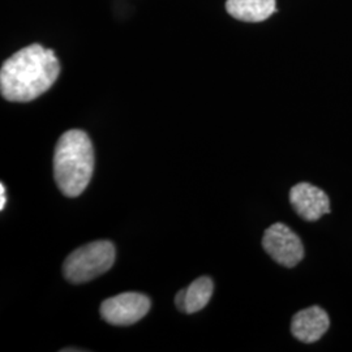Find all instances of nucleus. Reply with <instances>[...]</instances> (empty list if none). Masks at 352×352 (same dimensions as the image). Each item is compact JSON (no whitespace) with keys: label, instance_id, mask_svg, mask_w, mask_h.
<instances>
[{"label":"nucleus","instance_id":"obj_1","mask_svg":"<svg viewBox=\"0 0 352 352\" xmlns=\"http://www.w3.org/2000/svg\"><path fill=\"white\" fill-rule=\"evenodd\" d=\"M60 64L54 51L34 43L14 52L0 71V90L10 102L34 101L55 84Z\"/></svg>","mask_w":352,"mask_h":352},{"label":"nucleus","instance_id":"obj_2","mask_svg":"<svg viewBox=\"0 0 352 352\" xmlns=\"http://www.w3.org/2000/svg\"><path fill=\"white\" fill-rule=\"evenodd\" d=\"M94 170V151L87 132L67 131L58 140L54 154V176L67 197L80 196L90 183Z\"/></svg>","mask_w":352,"mask_h":352},{"label":"nucleus","instance_id":"obj_3","mask_svg":"<svg viewBox=\"0 0 352 352\" xmlns=\"http://www.w3.org/2000/svg\"><path fill=\"white\" fill-rule=\"evenodd\" d=\"M115 263V247L109 240L91 241L72 252L64 261V277L75 285L85 283L109 272Z\"/></svg>","mask_w":352,"mask_h":352},{"label":"nucleus","instance_id":"obj_4","mask_svg":"<svg viewBox=\"0 0 352 352\" xmlns=\"http://www.w3.org/2000/svg\"><path fill=\"white\" fill-rule=\"evenodd\" d=\"M151 299L139 292H123L102 302L100 312L102 318L111 325H133L148 315Z\"/></svg>","mask_w":352,"mask_h":352},{"label":"nucleus","instance_id":"obj_5","mask_svg":"<svg viewBox=\"0 0 352 352\" xmlns=\"http://www.w3.org/2000/svg\"><path fill=\"white\" fill-rule=\"evenodd\" d=\"M263 247L266 253L279 265L294 267L304 257L300 238L283 223H274L265 231Z\"/></svg>","mask_w":352,"mask_h":352},{"label":"nucleus","instance_id":"obj_6","mask_svg":"<svg viewBox=\"0 0 352 352\" xmlns=\"http://www.w3.org/2000/svg\"><path fill=\"white\" fill-rule=\"evenodd\" d=\"M289 202L304 221L315 222L324 214L330 213V200L327 193L309 183H299L289 190Z\"/></svg>","mask_w":352,"mask_h":352},{"label":"nucleus","instance_id":"obj_7","mask_svg":"<svg viewBox=\"0 0 352 352\" xmlns=\"http://www.w3.org/2000/svg\"><path fill=\"white\" fill-rule=\"evenodd\" d=\"M329 327L330 320L327 312L321 307L314 305L292 317L291 333L300 342L314 343L327 333Z\"/></svg>","mask_w":352,"mask_h":352},{"label":"nucleus","instance_id":"obj_8","mask_svg":"<svg viewBox=\"0 0 352 352\" xmlns=\"http://www.w3.org/2000/svg\"><path fill=\"white\" fill-rule=\"evenodd\" d=\"M226 11L245 23H261L276 12V0H227Z\"/></svg>","mask_w":352,"mask_h":352},{"label":"nucleus","instance_id":"obj_9","mask_svg":"<svg viewBox=\"0 0 352 352\" xmlns=\"http://www.w3.org/2000/svg\"><path fill=\"white\" fill-rule=\"evenodd\" d=\"M214 283L209 277L197 278L184 289V314L192 315L204 309L213 295Z\"/></svg>","mask_w":352,"mask_h":352},{"label":"nucleus","instance_id":"obj_10","mask_svg":"<svg viewBox=\"0 0 352 352\" xmlns=\"http://www.w3.org/2000/svg\"><path fill=\"white\" fill-rule=\"evenodd\" d=\"M184 302H186V295H184V289H182L175 296V304L177 309L183 314H184Z\"/></svg>","mask_w":352,"mask_h":352},{"label":"nucleus","instance_id":"obj_11","mask_svg":"<svg viewBox=\"0 0 352 352\" xmlns=\"http://www.w3.org/2000/svg\"><path fill=\"white\" fill-rule=\"evenodd\" d=\"M6 202H7V196H6V187H4V184L1 183V184H0V210H3V209H4V206H6Z\"/></svg>","mask_w":352,"mask_h":352}]
</instances>
